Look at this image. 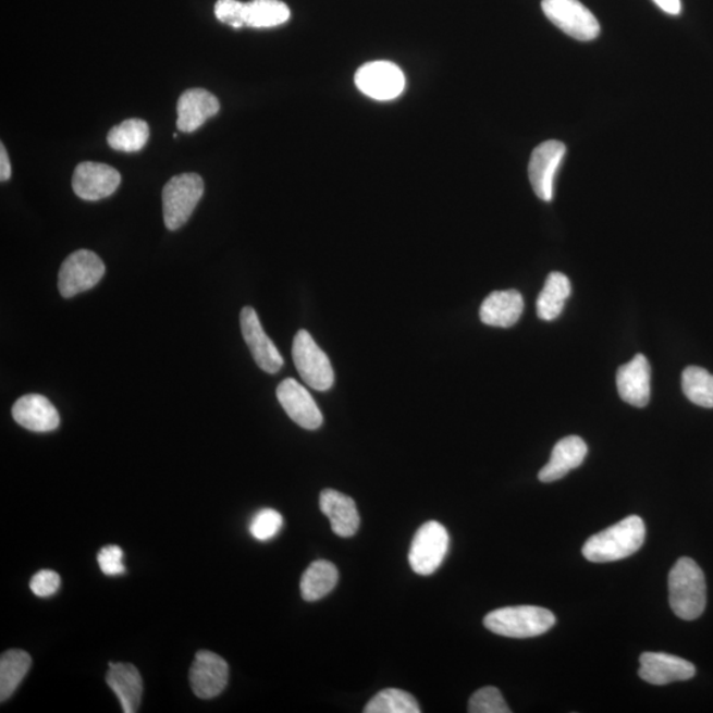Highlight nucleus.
Listing matches in <instances>:
<instances>
[{
    "instance_id": "a878e982",
    "label": "nucleus",
    "mask_w": 713,
    "mask_h": 713,
    "mask_svg": "<svg viewBox=\"0 0 713 713\" xmlns=\"http://www.w3.org/2000/svg\"><path fill=\"white\" fill-rule=\"evenodd\" d=\"M291 11L281 0H253L245 3V26L271 28L288 22Z\"/></svg>"
},
{
    "instance_id": "6e6552de",
    "label": "nucleus",
    "mask_w": 713,
    "mask_h": 713,
    "mask_svg": "<svg viewBox=\"0 0 713 713\" xmlns=\"http://www.w3.org/2000/svg\"><path fill=\"white\" fill-rule=\"evenodd\" d=\"M450 549V536L445 527L431 520L420 527L415 534L408 553V562L415 574L432 575L442 566Z\"/></svg>"
},
{
    "instance_id": "0eeeda50",
    "label": "nucleus",
    "mask_w": 713,
    "mask_h": 713,
    "mask_svg": "<svg viewBox=\"0 0 713 713\" xmlns=\"http://www.w3.org/2000/svg\"><path fill=\"white\" fill-rule=\"evenodd\" d=\"M105 263L96 253L77 250L67 257L59 271L58 287L61 296L71 299L85 293L101 282L105 275Z\"/></svg>"
},
{
    "instance_id": "423d86ee",
    "label": "nucleus",
    "mask_w": 713,
    "mask_h": 713,
    "mask_svg": "<svg viewBox=\"0 0 713 713\" xmlns=\"http://www.w3.org/2000/svg\"><path fill=\"white\" fill-rule=\"evenodd\" d=\"M545 17L564 34L580 41H591L600 35V23L579 0H542Z\"/></svg>"
},
{
    "instance_id": "20e7f679",
    "label": "nucleus",
    "mask_w": 713,
    "mask_h": 713,
    "mask_svg": "<svg viewBox=\"0 0 713 713\" xmlns=\"http://www.w3.org/2000/svg\"><path fill=\"white\" fill-rule=\"evenodd\" d=\"M206 190L197 173H182L172 177L163 188V217L169 231H177L187 223Z\"/></svg>"
},
{
    "instance_id": "5701e85b",
    "label": "nucleus",
    "mask_w": 713,
    "mask_h": 713,
    "mask_svg": "<svg viewBox=\"0 0 713 713\" xmlns=\"http://www.w3.org/2000/svg\"><path fill=\"white\" fill-rule=\"evenodd\" d=\"M339 570L333 563L328 561H316L306 569L302 576V598L309 603L321 600L330 594L337 586Z\"/></svg>"
},
{
    "instance_id": "6ab92c4d",
    "label": "nucleus",
    "mask_w": 713,
    "mask_h": 713,
    "mask_svg": "<svg viewBox=\"0 0 713 713\" xmlns=\"http://www.w3.org/2000/svg\"><path fill=\"white\" fill-rule=\"evenodd\" d=\"M320 508L330 519L332 531L340 538L356 536L359 527V514L356 502L333 489H325L320 494Z\"/></svg>"
},
{
    "instance_id": "4468645a",
    "label": "nucleus",
    "mask_w": 713,
    "mask_h": 713,
    "mask_svg": "<svg viewBox=\"0 0 713 713\" xmlns=\"http://www.w3.org/2000/svg\"><path fill=\"white\" fill-rule=\"evenodd\" d=\"M276 396L284 411L295 421L297 426L308 431L318 430L321 427L322 414L308 390L294 378H287L276 389Z\"/></svg>"
},
{
    "instance_id": "cd10ccee",
    "label": "nucleus",
    "mask_w": 713,
    "mask_h": 713,
    "mask_svg": "<svg viewBox=\"0 0 713 713\" xmlns=\"http://www.w3.org/2000/svg\"><path fill=\"white\" fill-rule=\"evenodd\" d=\"M681 389L688 399L704 408H713V376L699 366H688L681 374Z\"/></svg>"
},
{
    "instance_id": "bb28decb",
    "label": "nucleus",
    "mask_w": 713,
    "mask_h": 713,
    "mask_svg": "<svg viewBox=\"0 0 713 713\" xmlns=\"http://www.w3.org/2000/svg\"><path fill=\"white\" fill-rule=\"evenodd\" d=\"M150 138V127L143 120H126L110 130L108 143L115 151L138 152Z\"/></svg>"
},
{
    "instance_id": "1a4fd4ad",
    "label": "nucleus",
    "mask_w": 713,
    "mask_h": 713,
    "mask_svg": "<svg viewBox=\"0 0 713 713\" xmlns=\"http://www.w3.org/2000/svg\"><path fill=\"white\" fill-rule=\"evenodd\" d=\"M356 85L365 96L377 101H390L405 90V74L389 61H373L359 67L356 74Z\"/></svg>"
},
{
    "instance_id": "39448f33",
    "label": "nucleus",
    "mask_w": 713,
    "mask_h": 713,
    "mask_svg": "<svg viewBox=\"0 0 713 713\" xmlns=\"http://www.w3.org/2000/svg\"><path fill=\"white\" fill-rule=\"evenodd\" d=\"M293 358L303 381L318 392H328L334 383V371L330 358L306 330L296 333Z\"/></svg>"
},
{
    "instance_id": "9b49d317",
    "label": "nucleus",
    "mask_w": 713,
    "mask_h": 713,
    "mask_svg": "<svg viewBox=\"0 0 713 713\" xmlns=\"http://www.w3.org/2000/svg\"><path fill=\"white\" fill-rule=\"evenodd\" d=\"M121 175L113 167L95 161H84L74 170V194L86 201H98L114 194L120 187Z\"/></svg>"
},
{
    "instance_id": "7c9ffc66",
    "label": "nucleus",
    "mask_w": 713,
    "mask_h": 713,
    "mask_svg": "<svg viewBox=\"0 0 713 713\" xmlns=\"http://www.w3.org/2000/svg\"><path fill=\"white\" fill-rule=\"evenodd\" d=\"M282 526L283 517L281 513H278L274 508H262L251 519L249 530L257 541L266 542L276 537Z\"/></svg>"
},
{
    "instance_id": "f3484780",
    "label": "nucleus",
    "mask_w": 713,
    "mask_h": 713,
    "mask_svg": "<svg viewBox=\"0 0 713 713\" xmlns=\"http://www.w3.org/2000/svg\"><path fill=\"white\" fill-rule=\"evenodd\" d=\"M651 368L648 358L637 355L629 364L619 366L617 389L622 399L629 405L642 408L650 401Z\"/></svg>"
},
{
    "instance_id": "393cba45",
    "label": "nucleus",
    "mask_w": 713,
    "mask_h": 713,
    "mask_svg": "<svg viewBox=\"0 0 713 713\" xmlns=\"http://www.w3.org/2000/svg\"><path fill=\"white\" fill-rule=\"evenodd\" d=\"M33 660L26 651L9 650L0 656V700L5 702L21 686Z\"/></svg>"
},
{
    "instance_id": "c756f323",
    "label": "nucleus",
    "mask_w": 713,
    "mask_h": 713,
    "mask_svg": "<svg viewBox=\"0 0 713 713\" xmlns=\"http://www.w3.org/2000/svg\"><path fill=\"white\" fill-rule=\"evenodd\" d=\"M470 713H511L504 697L495 687H483L469 699Z\"/></svg>"
},
{
    "instance_id": "f8f14e48",
    "label": "nucleus",
    "mask_w": 713,
    "mask_h": 713,
    "mask_svg": "<svg viewBox=\"0 0 713 713\" xmlns=\"http://www.w3.org/2000/svg\"><path fill=\"white\" fill-rule=\"evenodd\" d=\"M229 680V665L212 651H198L189 669L192 691L200 699H213L225 690Z\"/></svg>"
},
{
    "instance_id": "2f4dec72",
    "label": "nucleus",
    "mask_w": 713,
    "mask_h": 713,
    "mask_svg": "<svg viewBox=\"0 0 713 713\" xmlns=\"http://www.w3.org/2000/svg\"><path fill=\"white\" fill-rule=\"evenodd\" d=\"M214 14L221 23L229 24L235 29L245 26V3L238 0H219L214 5Z\"/></svg>"
},
{
    "instance_id": "72a5a7b5",
    "label": "nucleus",
    "mask_w": 713,
    "mask_h": 713,
    "mask_svg": "<svg viewBox=\"0 0 713 713\" xmlns=\"http://www.w3.org/2000/svg\"><path fill=\"white\" fill-rule=\"evenodd\" d=\"M97 561L99 568H101L105 575L116 576L125 573L123 551L118 545H107V548L101 549L98 553Z\"/></svg>"
},
{
    "instance_id": "4be33fe9",
    "label": "nucleus",
    "mask_w": 713,
    "mask_h": 713,
    "mask_svg": "<svg viewBox=\"0 0 713 713\" xmlns=\"http://www.w3.org/2000/svg\"><path fill=\"white\" fill-rule=\"evenodd\" d=\"M107 681L111 691L120 700L123 712H138L143 696V681L138 668L130 663H110Z\"/></svg>"
},
{
    "instance_id": "f257e3e1",
    "label": "nucleus",
    "mask_w": 713,
    "mask_h": 713,
    "mask_svg": "<svg viewBox=\"0 0 713 713\" xmlns=\"http://www.w3.org/2000/svg\"><path fill=\"white\" fill-rule=\"evenodd\" d=\"M647 529L638 516H630L588 539L582 555L593 563L623 561L637 553L644 543Z\"/></svg>"
},
{
    "instance_id": "7ed1b4c3",
    "label": "nucleus",
    "mask_w": 713,
    "mask_h": 713,
    "mask_svg": "<svg viewBox=\"0 0 713 713\" xmlns=\"http://www.w3.org/2000/svg\"><path fill=\"white\" fill-rule=\"evenodd\" d=\"M555 623L553 612L532 605L501 607L483 618V625L488 630L511 638L542 636L553 628Z\"/></svg>"
},
{
    "instance_id": "2eb2a0df",
    "label": "nucleus",
    "mask_w": 713,
    "mask_h": 713,
    "mask_svg": "<svg viewBox=\"0 0 713 713\" xmlns=\"http://www.w3.org/2000/svg\"><path fill=\"white\" fill-rule=\"evenodd\" d=\"M640 663L638 675L642 680L654 686L688 680L697 674V668L691 662L665 653H643Z\"/></svg>"
},
{
    "instance_id": "b1692460",
    "label": "nucleus",
    "mask_w": 713,
    "mask_h": 713,
    "mask_svg": "<svg viewBox=\"0 0 713 713\" xmlns=\"http://www.w3.org/2000/svg\"><path fill=\"white\" fill-rule=\"evenodd\" d=\"M570 295L569 279L562 272H553L545 281L541 295L537 300L539 319L551 321L560 318L564 304Z\"/></svg>"
},
{
    "instance_id": "ddd939ff",
    "label": "nucleus",
    "mask_w": 713,
    "mask_h": 713,
    "mask_svg": "<svg viewBox=\"0 0 713 713\" xmlns=\"http://www.w3.org/2000/svg\"><path fill=\"white\" fill-rule=\"evenodd\" d=\"M241 331L259 368L269 374L278 373L283 368V357L266 334L256 309L251 307L242 309Z\"/></svg>"
},
{
    "instance_id": "dca6fc26",
    "label": "nucleus",
    "mask_w": 713,
    "mask_h": 713,
    "mask_svg": "<svg viewBox=\"0 0 713 713\" xmlns=\"http://www.w3.org/2000/svg\"><path fill=\"white\" fill-rule=\"evenodd\" d=\"M12 418L33 432H52L60 426V414L52 402L40 394L22 396L12 406Z\"/></svg>"
},
{
    "instance_id": "c85d7f7f",
    "label": "nucleus",
    "mask_w": 713,
    "mask_h": 713,
    "mask_svg": "<svg viewBox=\"0 0 713 713\" xmlns=\"http://www.w3.org/2000/svg\"><path fill=\"white\" fill-rule=\"evenodd\" d=\"M365 713H420V706L411 693L398 688H386L366 704Z\"/></svg>"
},
{
    "instance_id": "473e14b6",
    "label": "nucleus",
    "mask_w": 713,
    "mask_h": 713,
    "mask_svg": "<svg viewBox=\"0 0 713 713\" xmlns=\"http://www.w3.org/2000/svg\"><path fill=\"white\" fill-rule=\"evenodd\" d=\"M60 586V575L52 569L39 570L29 581L30 591L39 598L52 597V594L59 591Z\"/></svg>"
},
{
    "instance_id": "9d476101",
    "label": "nucleus",
    "mask_w": 713,
    "mask_h": 713,
    "mask_svg": "<svg viewBox=\"0 0 713 713\" xmlns=\"http://www.w3.org/2000/svg\"><path fill=\"white\" fill-rule=\"evenodd\" d=\"M567 147L560 140H548L532 151L529 177L536 195L543 201L554 197V183L557 170L566 157Z\"/></svg>"
},
{
    "instance_id": "412c9836",
    "label": "nucleus",
    "mask_w": 713,
    "mask_h": 713,
    "mask_svg": "<svg viewBox=\"0 0 713 713\" xmlns=\"http://www.w3.org/2000/svg\"><path fill=\"white\" fill-rule=\"evenodd\" d=\"M588 454V446L579 437H567L557 442L550 462L539 472L542 482H554L563 479L569 470L580 467Z\"/></svg>"
},
{
    "instance_id": "c9c22d12",
    "label": "nucleus",
    "mask_w": 713,
    "mask_h": 713,
    "mask_svg": "<svg viewBox=\"0 0 713 713\" xmlns=\"http://www.w3.org/2000/svg\"><path fill=\"white\" fill-rule=\"evenodd\" d=\"M662 11L668 15H679L681 11L680 0H653Z\"/></svg>"
},
{
    "instance_id": "f704fd0d",
    "label": "nucleus",
    "mask_w": 713,
    "mask_h": 713,
    "mask_svg": "<svg viewBox=\"0 0 713 713\" xmlns=\"http://www.w3.org/2000/svg\"><path fill=\"white\" fill-rule=\"evenodd\" d=\"M10 177H11L10 159H9L8 151H5V147L2 143V145H0V180H2V182H8Z\"/></svg>"
},
{
    "instance_id": "a211bd4d",
    "label": "nucleus",
    "mask_w": 713,
    "mask_h": 713,
    "mask_svg": "<svg viewBox=\"0 0 713 713\" xmlns=\"http://www.w3.org/2000/svg\"><path fill=\"white\" fill-rule=\"evenodd\" d=\"M219 111V99L212 93L206 89L184 91L177 102V128L183 133H194Z\"/></svg>"
},
{
    "instance_id": "f03ea898",
    "label": "nucleus",
    "mask_w": 713,
    "mask_h": 713,
    "mask_svg": "<svg viewBox=\"0 0 713 713\" xmlns=\"http://www.w3.org/2000/svg\"><path fill=\"white\" fill-rule=\"evenodd\" d=\"M668 598L673 612L686 622L703 615L706 585L702 568L690 557H680L668 575Z\"/></svg>"
},
{
    "instance_id": "aec40b11",
    "label": "nucleus",
    "mask_w": 713,
    "mask_h": 713,
    "mask_svg": "<svg viewBox=\"0 0 713 713\" xmlns=\"http://www.w3.org/2000/svg\"><path fill=\"white\" fill-rule=\"evenodd\" d=\"M524 308V297L518 291H495L481 304L480 319L489 327L511 328L517 324Z\"/></svg>"
}]
</instances>
